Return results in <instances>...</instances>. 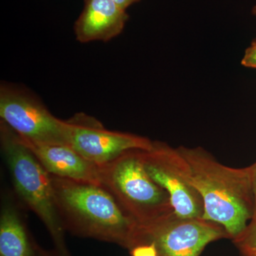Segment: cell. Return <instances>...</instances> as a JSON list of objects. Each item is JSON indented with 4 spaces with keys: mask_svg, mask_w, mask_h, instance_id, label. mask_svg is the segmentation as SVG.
Here are the masks:
<instances>
[{
    "mask_svg": "<svg viewBox=\"0 0 256 256\" xmlns=\"http://www.w3.org/2000/svg\"><path fill=\"white\" fill-rule=\"evenodd\" d=\"M0 144L16 196L44 224L56 256H72L66 242V230L57 208L50 174L18 134L2 120Z\"/></svg>",
    "mask_w": 256,
    "mask_h": 256,
    "instance_id": "3",
    "label": "cell"
},
{
    "mask_svg": "<svg viewBox=\"0 0 256 256\" xmlns=\"http://www.w3.org/2000/svg\"><path fill=\"white\" fill-rule=\"evenodd\" d=\"M129 16L114 0H84L76 22V37L82 43L110 41L122 33Z\"/></svg>",
    "mask_w": 256,
    "mask_h": 256,
    "instance_id": "9",
    "label": "cell"
},
{
    "mask_svg": "<svg viewBox=\"0 0 256 256\" xmlns=\"http://www.w3.org/2000/svg\"><path fill=\"white\" fill-rule=\"evenodd\" d=\"M130 256H160L158 248L153 242L140 244L130 249Z\"/></svg>",
    "mask_w": 256,
    "mask_h": 256,
    "instance_id": "13",
    "label": "cell"
},
{
    "mask_svg": "<svg viewBox=\"0 0 256 256\" xmlns=\"http://www.w3.org/2000/svg\"><path fill=\"white\" fill-rule=\"evenodd\" d=\"M242 64L246 68H256V38L246 50Z\"/></svg>",
    "mask_w": 256,
    "mask_h": 256,
    "instance_id": "14",
    "label": "cell"
},
{
    "mask_svg": "<svg viewBox=\"0 0 256 256\" xmlns=\"http://www.w3.org/2000/svg\"><path fill=\"white\" fill-rule=\"evenodd\" d=\"M141 156L149 176L169 195L174 213L182 218H202L203 201L188 180L186 162L178 148L153 141Z\"/></svg>",
    "mask_w": 256,
    "mask_h": 256,
    "instance_id": "7",
    "label": "cell"
},
{
    "mask_svg": "<svg viewBox=\"0 0 256 256\" xmlns=\"http://www.w3.org/2000/svg\"><path fill=\"white\" fill-rule=\"evenodd\" d=\"M242 256L256 252V220H250L242 235L232 240Z\"/></svg>",
    "mask_w": 256,
    "mask_h": 256,
    "instance_id": "12",
    "label": "cell"
},
{
    "mask_svg": "<svg viewBox=\"0 0 256 256\" xmlns=\"http://www.w3.org/2000/svg\"><path fill=\"white\" fill-rule=\"evenodd\" d=\"M57 208L66 232L132 248L138 224L101 185L50 175Z\"/></svg>",
    "mask_w": 256,
    "mask_h": 256,
    "instance_id": "2",
    "label": "cell"
},
{
    "mask_svg": "<svg viewBox=\"0 0 256 256\" xmlns=\"http://www.w3.org/2000/svg\"><path fill=\"white\" fill-rule=\"evenodd\" d=\"M69 146L85 159L100 166L110 163L126 152L149 150L153 141L131 133L106 129L98 120L78 112L67 120Z\"/></svg>",
    "mask_w": 256,
    "mask_h": 256,
    "instance_id": "8",
    "label": "cell"
},
{
    "mask_svg": "<svg viewBox=\"0 0 256 256\" xmlns=\"http://www.w3.org/2000/svg\"><path fill=\"white\" fill-rule=\"evenodd\" d=\"M188 180L204 204V220L222 226L232 240L246 228L254 216L250 168L226 166L204 148L178 146Z\"/></svg>",
    "mask_w": 256,
    "mask_h": 256,
    "instance_id": "1",
    "label": "cell"
},
{
    "mask_svg": "<svg viewBox=\"0 0 256 256\" xmlns=\"http://www.w3.org/2000/svg\"><path fill=\"white\" fill-rule=\"evenodd\" d=\"M223 238H230L220 224L203 218H182L174 212L138 225L134 246L153 242L160 256H200L207 245Z\"/></svg>",
    "mask_w": 256,
    "mask_h": 256,
    "instance_id": "6",
    "label": "cell"
},
{
    "mask_svg": "<svg viewBox=\"0 0 256 256\" xmlns=\"http://www.w3.org/2000/svg\"><path fill=\"white\" fill-rule=\"evenodd\" d=\"M256 256V254H250V255H248V256Z\"/></svg>",
    "mask_w": 256,
    "mask_h": 256,
    "instance_id": "19",
    "label": "cell"
},
{
    "mask_svg": "<svg viewBox=\"0 0 256 256\" xmlns=\"http://www.w3.org/2000/svg\"><path fill=\"white\" fill-rule=\"evenodd\" d=\"M14 200L5 193L2 198L0 256H37L36 242L28 232Z\"/></svg>",
    "mask_w": 256,
    "mask_h": 256,
    "instance_id": "11",
    "label": "cell"
},
{
    "mask_svg": "<svg viewBox=\"0 0 256 256\" xmlns=\"http://www.w3.org/2000/svg\"><path fill=\"white\" fill-rule=\"evenodd\" d=\"M250 168V182L252 198H254V216L252 220H256V162L254 164L249 166Z\"/></svg>",
    "mask_w": 256,
    "mask_h": 256,
    "instance_id": "15",
    "label": "cell"
},
{
    "mask_svg": "<svg viewBox=\"0 0 256 256\" xmlns=\"http://www.w3.org/2000/svg\"><path fill=\"white\" fill-rule=\"evenodd\" d=\"M252 14H254V16H256V4L254 6V8H252Z\"/></svg>",
    "mask_w": 256,
    "mask_h": 256,
    "instance_id": "18",
    "label": "cell"
},
{
    "mask_svg": "<svg viewBox=\"0 0 256 256\" xmlns=\"http://www.w3.org/2000/svg\"><path fill=\"white\" fill-rule=\"evenodd\" d=\"M0 117L23 140L69 146L67 120L56 117L36 96L20 87L2 84Z\"/></svg>",
    "mask_w": 256,
    "mask_h": 256,
    "instance_id": "5",
    "label": "cell"
},
{
    "mask_svg": "<svg viewBox=\"0 0 256 256\" xmlns=\"http://www.w3.org/2000/svg\"><path fill=\"white\" fill-rule=\"evenodd\" d=\"M20 139L50 175L100 185L98 166L85 159L72 146L34 144Z\"/></svg>",
    "mask_w": 256,
    "mask_h": 256,
    "instance_id": "10",
    "label": "cell"
},
{
    "mask_svg": "<svg viewBox=\"0 0 256 256\" xmlns=\"http://www.w3.org/2000/svg\"><path fill=\"white\" fill-rule=\"evenodd\" d=\"M114 2L116 3L119 6H120L122 9L126 10L129 6L136 3L139 2L141 0H114Z\"/></svg>",
    "mask_w": 256,
    "mask_h": 256,
    "instance_id": "16",
    "label": "cell"
},
{
    "mask_svg": "<svg viewBox=\"0 0 256 256\" xmlns=\"http://www.w3.org/2000/svg\"><path fill=\"white\" fill-rule=\"evenodd\" d=\"M141 150L126 152L111 162L98 166L101 186L138 225L174 212L168 194L146 172Z\"/></svg>",
    "mask_w": 256,
    "mask_h": 256,
    "instance_id": "4",
    "label": "cell"
},
{
    "mask_svg": "<svg viewBox=\"0 0 256 256\" xmlns=\"http://www.w3.org/2000/svg\"><path fill=\"white\" fill-rule=\"evenodd\" d=\"M37 256H56L54 252H50L46 249L40 246V245L37 244L36 246Z\"/></svg>",
    "mask_w": 256,
    "mask_h": 256,
    "instance_id": "17",
    "label": "cell"
}]
</instances>
